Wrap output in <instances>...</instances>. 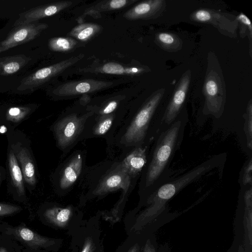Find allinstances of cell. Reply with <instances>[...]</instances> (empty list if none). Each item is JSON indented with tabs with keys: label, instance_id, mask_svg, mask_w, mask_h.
Returning <instances> with one entry per match:
<instances>
[{
	"label": "cell",
	"instance_id": "obj_1",
	"mask_svg": "<svg viewBox=\"0 0 252 252\" xmlns=\"http://www.w3.org/2000/svg\"><path fill=\"white\" fill-rule=\"evenodd\" d=\"M188 122L187 116L181 112L171 125L159 133L153 142L139 179L138 193L142 203L174 178L170 165L181 145Z\"/></svg>",
	"mask_w": 252,
	"mask_h": 252
},
{
	"label": "cell",
	"instance_id": "obj_2",
	"mask_svg": "<svg viewBox=\"0 0 252 252\" xmlns=\"http://www.w3.org/2000/svg\"><path fill=\"white\" fill-rule=\"evenodd\" d=\"M84 201L101 198L122 189L120 199L108 215L109 219L119 218L128 196L137 183L133 181L116 158L106 159L84 169L79 179Z\"/></svg>",
	"mask_w": 252,
	"mask_h": 252
},
{
	"label": "cell",
	"instance_id": "obj_3",
	"mask_svg": "<svg viewBox=\"0 0 252 252\" xmlns=\"http://www.w3.org/2000/svg\"><path fill=\"white\" fill-rule=\"evenodd\" d=\"M221 161L220 156L212 157L161 186L146 201L147 207L138 216L133 228L139 230L157 218L165 210L170 199L189 184L220 166Z\"/></svg>",
	"mask_w": 252,
	"mask_h": 252
},
{
	"label": "cell",
	"instance_id": "obj_4",
	"mask_svg": "<svg viewBox=\"0 0 252 252\" xmlns=\"http://www.w3.org/2000/svg\"><path fill=\"white\" fill-rule=\"evenodd\" d=\"M94 114L89 106L84 111H71L61 115L54 123L53 130L58 148L64 154L79 142L88 119Z\"/></svg>",
	"mask_w": 252,
	"mask_h": 252
},
{
	"label": "cell",
	"instance_id": "obj_5",
	"mask_svg": "<svg viewBox=\"0 0 252 252\" xmlns=\"http://www.w3.org/2000/svg\"><path fill=\"white\" fill-rule=\"evenodd\" d=\"M118 112L103 116L92 115L87 121L80 137V141L93 138L106 140L111 153L115 134L122 124L125 115Z\"/></svg>",
	"mask_w": 252,
	"mask_h": 252
},
{
	"label": "cell",
	"instance_id": "obj_6",
	"mask_svg": "<svg viewBox=\"0 0 252 252\" xmlns=\"http://www.w3.org/2000/svg\"><path fill=\"white\" fill-rule=\"evenodd\" d=\"M85 160V152L77 150L61 163L56 175L55 183L60 193L65 194L72 189L86 167Z\"/></svg>",
	"mask_w": 252,
	"mask_h": 252
},
{
	"label": "cell",
	"instance_id": "obj_7",
	"mask_svg": "<svg viewBox=\"0 0 252 252\" xmlns=\"http://www.w3.org/2000/svg\"><path fill=\"white\" fill-rule=\"evenodd\" d=\"M84 57L83 54H80L39 69L23 78L17 90L20 91L33 90L60 75L82 60Z\"/></svg>",
	"mask_w": 252,
	"mask_h": 252
},
{
	"label": "cell",
	"instance_id": "obj_8",
	"mask_svg": "<svg viewBox=\"0 0 252 252\" xmlns=\"http://www.w3.org/2000/svg\"><path fill=\"white\" fill-rule=\"evenodd\" d=\"M120 82L106 81L94 79L70 81L61 84L53 90V94L65 98L108 89Z\"/></svg>",
	"mask_w": 252,
	"mask_h": 252
},
{
	"label": "cell",
	"instance_id": "obj_9",
	"mask_svg": "<svg viewBox=\"0 0 252 252\" xmlns=\"http://www.w3.org/2000/svg\"><path fill=\"white\" fill-rule=\"evenodd\" d=\"M48 27L47 24L38 21L15 26L0 42V53L33 40Z\"/></svg>",
	"mask_w": 252,
	"mask_h": 252
},
{
	"label": "cell",
	"instance_id": "obj_10",
	"mask_svg": "<svg viewBox=\"0 0 252 252\" xmlns=\"http://www.w3.org/2000/svg\"><path fill=\"white\" fill-rule=\"evenodd\" d=\"M151 146L136 147L117 158L131 179L137 182L144 167Z\"/></svg>",
	"mask_w": 252,
	"mask_h": 252
},
{
	"label": "cell",
	"instance_id": "obj_11",
	"mask_svg": "<svg viewBox=\"0 0 252 252\" xmlns=\"http://www.w3.org/2000/svg\"><path fill=\"white\" fill-rule=\"evenodd\" d=\"M189 75H186L182 79L172 99L164 111L159 124L158 134L171 125L181 112L189 84Z\"/></svg>",
	"mask_w": 252,
	"mask_h": 252
},
{
	"label": "cell",
	"instance_id": "obj_12",
	"mask_svg": "<svg viewBox=\"0 0 252 252\" xmlns=\"http://www.w3.org/2000/svg\"><path fill=\"white\" fill-rule=\"evenodd\" d=\"M71 1H61L39 6L21 13L14 26L32 23L49 16L55 15L69 7Z\"/></svg>",
	"mask_w": 252,
	"mask_h": 252
},
{
	"label": "cell",
	"instance_id": "obj_13",
	"mask_svg": "<svg viewBox=\"0 0 252 252\" xmlns=\"http://www.w3.org/2000/svg\"><path fill=\"white\" fill-rule=\"evenodd\" d=\"M144 71V68L140 66L126 65L113 62L91 64L77 70L78 72L81 73H100L129 76L139 75Z\"/></svg>",
	"mask_w": 252,
	"mask_h": 252
},
{
	"label": "cell",
	"instance_id": "obj_14",
	"mask_svg": "<svg viewBox=\"0 0 252 252\" xmlns=\"http://www.w3.org/2000/svg\"><path fill=\"white\" fill-rule=\"evenodd\" d=\"M13 233L19 240L32 248L46 247L53 243L52 240L39 235L24 226H20L14 229Z\"/></svg>",
	"mask_w": 252,
	"mask_h": 252
},
{
	"label": "cell",
	"instance_id": "obj_15",
	"mask_svg": "<svg viewBox=\"0 0 252 252\" xmlns=\"http://www.w3.org/2000/svg\"><path fill=\"white\" fill-rule=\"evenodd\" d=\"M161 0L144 1L127 10L123 17L128 20H136L152 15L159 6Z\"/></svg>",
	"mask_w": 252,
	"mask_h": 252
},
{
	"label": "cell",
	"instance_id": "obj_16",
	"mask_svg": "<svg viewBox=\"0 0 252 252\" xmlns=\"http://www.w3.org/2000/svg\"><path fill=\"white\" fill-rule=\"evenodd\" d=\"M14 152L21 164L25 181L30 185H34L36 182L35 168L29 151L26 148L19 147L15 149Z\"/></svg>",
	"mask_w": 252,
	"mask_h": 252
},
{
	"label": "cell",
	"instance_id": "obj_17",
	"mask_svg": "<svg viewBox=\"0 0 252 252\" xmlns=\"http://www.w3.org/2000/svg\"><path fill=\"white\" fill-rule=\"evenodd\" d=\"M31 58L25 55L6 56L0 58V75H9L18 71L26 65Z\"/></svg>",
	"mask_w": 252,
	"mask_h": 252
},
{
	"label": "cell",
	"instance_id": "obj_18",
	"mask_svg": "<svg viewBox=\"0 0 252 252\" xmlns=\"http://www.w3.org/2000/svg\"><path fill=\"white\" fill-rule=\"evenodd\" d=\"M136 1V0H104L88 8L83 15L90 14L97 18V13L122 9Z\"/></svg>",
	"mask_w": 252,
	"mask_h": 252
},
{
	"label": "cell",
	"instance_id": "obj_19",
	"mask_svg": "<svg viewBox=\"0 0 252 252\" xmlns=\"http://www.w3.org/2000/svg\"><path fill=\"white\" fill-rule=\"evenodd\" d=\"M102 27L96 23H80L69 32V35L76 40L86 42L101 32Z\"/></svg>",
	"mask_w": 252,
	"mask_h": 252
},
{
	"label": "cell",
	"instance_id": "obj_20",
	"mask_svg": "<svg viewBox=\"0 0 252 252\" xmlns=\"http://www.w3.org/2000/svg\"><path fill=\"white\" fill-rule=\"evenodd\" d=\"M72 214L70 207H54L47 209L45 212L46 218L52 223L59 227L64 226Z\"/></svg>",
	"mask_w": 252,
	"mask_h": 252
},
{
	"label": "cell",
	"instance_id": "obj_21",
	"mask_svg": "<svg viewBox=\"0 0 252 252\" xmlns=\"http://www.w3.org/2000/svg\"><path fill=\"white\" fill-rule=\"evenodd\" d=\"M244 192V225L250 246L252 245V187H246Z\"/></svg>",
	"mask_w": 252,
	"mask_h": 252
},
{
	"label": "cell",
	"instance_id": "obj_22",
	"mask_svg": "<svg viewBox=\"0 0 252 252\" xmlns=\"http://www.w3.org/2000/svg\"><path fill=\"white\" fill-rule=\"evenodd\" d=\"M8 163L10 173L13 184L19 193L23 194L25 191L23 175L17 158L12 151H10L9 153Z\"/></svg>",
	"mask_w": 252,
	"mask_h": 252
},
{
	"label": "cell",
	"instance_id": "obj_23",
	"mask_svg": "<svg viewBox=\"0 0 252 252\" xmlns=\"http://www.w3.org/2000/svg\"><path fill=\"white\" fill-rule=\"evenodd\" d=\"M79 42L70 37H56L51 38L48 42L50 50L54 52H69L79 46Z\"/></svg>",
	"mask_w": 252,
	"mask_h": 252
},
{
	"label": "cell",
	"instance_id": "obj_24",
	"mask_svg": "<svg viewBox=\"0 0 252 252\" xmlns=\"http://www.w3.org/2000/svg\"><path fill=\"white\" fill-rule=\"evenodd\" d=\"M125 99L123 95H119L111 98L100 105L90 106L93 111L94 115L103 116L118 112L122 101Z\"/></svg>",
	"mask_w": 252,
	"mask_h": 252
},
{
	"label": "cell",
	"instance_id": "obj_25",
	"mask_svg": "<svg viewBox=\"0 0 252 252\" xmlns=\"http://www.w3.org/2000/svg\"><path fill=\"white\" fill-rule=\"evenodd\" d=\"M30 110V108L27 107H11L6 112V119L13 122H19L27 115Z\"/></svg>",
	"mask_w": 252,
	"mask_h": 252
},
{
	"label": "cell",
	"instance_id": "obj_26",
	"mask_svg": "<svg viewBox=\"0 0 252 252\" xmlns=\"http://www.w3.org/2000/svg\"><path fill=\"white\" fill-rule=\"evenodd\" d=\"M252 158L251 157L245 163L240 175L241 188L252 186Z\"/></svg>",
	"mask_w": 252,
	"mask_h": 252
},
{
	"label": "cell",
	"instance_id": "obj_27",
	"mask_svg": "<svg viewBox=\"0 0 252 252\" xmlns=\"http://www.w3.org/2000/svg\"><path fill=\"white\" fill-rule=\"evenodd\" d=\"M248 116L245 123V131L247 136L248 147L251 150L252 147V106L250 105L248 109Z\"/></svg>",
	"mask_w": 252,
	"mask_h": 252
},
{
	"label": "cell",
	"instance_id": "obj_28",
	"mask_svg": "<svg viewBox=\"0 0 252 252\" xmlns=\"http://www.w3.org/2000/svg\"><path fill=\"white\" fill-rule=\"evenodd\" d=\"M205 87L206 93L209 97H212L217 95L219 88L218 84L214 79H208Z\"/></svg>",
	"mask_w": 252,
	"mask_h": 252
},
{
	"label": "cell",
	"instance_id": "obj_29",
	"mask_svg": "<svg viewBox=\"0 0 252 252\" xmlns=\"http://www.w3.org/2000/svg\"><path fill=\"white\" fill-rule=\"evenodd\" d=\"M18 206L4 203H0V216L9 215L19 211Z\"/></svg>",
	"mask_w": 252,
	"mask_h": 252
},
{
	"label": "cell",
	"instance_id": "obj_30",
	"mask_svg": "<svg viewBox=\"0 0 252 252\" xmlns=\"http://www.w3.org/2000/svg\"><path fill=\"white\" fill-rule=\"evenodd\" d=\"M194 18L200 22H207L210 20L211 18V14L209 12L205 10H199L194 14Z\"/></svg>",
	"mask_w": 252,
	"mask_h": 252
},
{
	"label": "cell",
	"instance_id": "obj_31",
	"mask_svg": "<svg viewBox=\"0 0 252 252\" xmlns=\"http://www.w3.org/2000/svg\"><path fill=\"white\" fill-rule=\"evenodd\" d=\"M158 40L162 43L169 45L174 42V38L170 34L161 32L158 35Z\"/></svg>",
	"mask_w": 252,
	"mask_h": 252
},
{
	"label": "cell",
	"instance_id": "obj_32",
	"mask_svg": "<svg viewBox=\"0 0 252 252\" xmlns=\"http://www.w3.org/2000/svg\"><path fill=\"white\" fill-rule=\"evenodd\" d=\"M94 245L90 238H87L84 244L81 252H93Z\"/></svg>",
	"mask_w": 252,
	"mask_h": 252
},
{
	"label": "cell",
	"instance_id": "obj_33",
	"mask_svg": "<svg viewBox=\"0 0 252 252\" xmlns=\"http://www.w3.org/2000/svg\"><path fill=\"white\" fill-rule=\"evenodd\" d=\"M238 19L241 22L248 26L251 32H252V25L250 19L244 14L241 13L238 16Z\"/></svg>",
	"mask_w": 252,
	"mask_h": 252
},
{
	"label": "cell",
	"instance_id": "obj_34",
	"mask_svg": "<svg viewBox=\"0 0 252 252\" xmlns=\"http://www.w3.org/2000/svg\"><path fill=\"white\" fill-rule=\"evenodd\" d=\"M143 252H156L155 247L149 239L145 243Z\"/></svg>",
	"mask_w": 252,
	"mask_h": 252
},
{
	"label": "cell",
	"instance_id": "obj_35",
	"mask_svg": "<svg viewBox=\"0 0 252 252\" xmlns=\"http://www.w3.org/2000/svg\"><path fill=\"white\" fill-rule=\"evenodd\" d=\"M139 247L138 245H135L131 247L128 252H139Z\"/></svg>",
	"mask_w": 252,
	"mask_h": 252
},
{
	"label": "cell",
	"instance_id": "obj_36",
	"mask_svg": "<svg viewBox=\"0 0 252 252\" xmlns=\"http://www.w3.org/2000/svg\"><path fill=\"white\" fill-rule=\"evenodd\" d=\"M6 128L5 126H2L0 128V132L1 133H4L6 131Z\"/></svg>",
	"mask_w": 252,
	"mask_h": 252
},
{
	"label": "cell",
	"instance_id": "obj_37",
	"mask_svg": "<svg viewBox=\"0 0 252 252\" xmlns=\"http://www.w3.org/2000/svg\"><path fill=\"white\" fill-rule=\"evenodd\" d=\"M238 252H244L243 248L242 246H239Z\"/></svg>",
	"mask_w": 252,
	"mask_h": 252
},
{
	"label": "cell",
	"instance_id": "obj_38",
	"mask_svg": "<svg viewBox=\"0 0 252 252\" xmlns=\"http://www.w3.org/2000/svg\"><path fill=\"white\" fill-rule=\"evenodd\" d=\"M0 252H7V251L4 248H1L0 249Z\"/></svg>",
	"mask_w": 252,
	"mask_h": 252
}]
</instances>
